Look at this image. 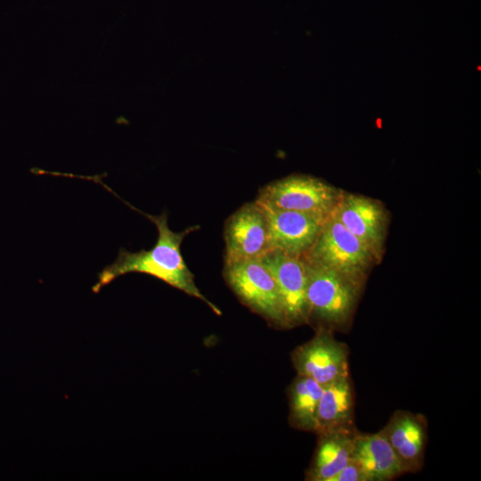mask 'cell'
Masks as SVG:
<instances>
[{
    "label": "cell",
    "mask_w": 481,
    "mask_h": 481,
    "mask_svg": "<svg viewBox=\"0 0 481 481\" xmlns=\"http://www.w3.org/2000/svg\"><path fill=\"white\" fill-rule=\"evenodd\" d=\"M103 187L132 209L151 221L158 230V239L150 249H143L137 252H130L124 248L119 249L116 259L98 273V280L92 288L93 292L99 293L103 287L124 274L146 273L203 301L215 314H221V310L210 302L196 286L194 275L181 254V243L184 237L198 230L199 226L193 225L180 232H173L168 226L166 212L159 216L146 214L119 198L106 184Z\"/></svg>",
    "instance_id": "1"
},
{
    "label": "cell",
    "mask_w": 481,
    "mask_h": 481,
    "mask_svg": "<svg viewBox=\"0 0 481 481\" xmlns=\"http://www.w3.org/2000/svg\"><path fill=\"white\" fill-rule=\"evenodd\" d=\"M306 272L309 322L317 328L344 330L349 326L362 284L321 263L302 257Z\"/></svg>",
    "instance_id": "2"
},
{
    "label": "cell",
    "mask_w": 481,
    "mask_h": 481,
    "mask_svg": "<svg viewBox=\"0 0 481 481\" xmlns=\"http://www.w3.org/2000/svg\"><path fill=\"white\" fill-rule=\"evenodd\" d=\"M303 257L325 265L362 285L373 265L378 264L367 247L337 219L333 212L324 222L310 250Z\"/></svg>",
    "instance_id": "3"
},
{
    "label": "cell",
    "mask_w": 481,
    "mask_h": 481,
    "mask_svg": "<svg viewBox=\"0 0 481 481\" xmlns=\"http://www.w3.org/2000/svg\"><path fill=\"white\" fill-rule=\"evenodd\" d=\"M224 277L239 299L271 326L287 329L276 282L260 258L224 265Z\"/></svg>",
    "instance_id": "4"
},
{
    "label": "cell",
    "mask_w": 481,
    "mask_h": 481,
    "mask_svg": "<svg viewBox=\"0 0 481 481\" xmlns=\"http://www.w3.org/2000/svg\"><path fill=\"white\" fill-rule=\"evenodd\" d=\"M344 191L309 175H289L259 192L256 200L267 207L329 216Z\"/></svg>",
    "instance_id": "5"
},
{
    "label": "cell",
    "mask_w": 481,
    "mask_h": 481,
    "mask_svg": "<svg viewBox=\"0 0 481 481\" xmlns=\"http://www.w3.org/2000/svg\"><path fill=\"white\" fill-rule=\"evenodd\" d=\"M332 330L319 327L315 335L296 347L291 361L297 375L308 377L322 386L349 374V350L337 340Z\"/></svg>",
    "instance_id": "6"
},
{
    "label": "cell",
    "mask_w": 481,
    "mask_h": 481,
    "mask_svg": "<svg viewBox=\"0 0 481 481\" xmlns=\"http://www.w3.org/2000/svg\"><path fill=\"white\" fill-rule=\"evenodd\" d=\"M333 214L379 263L384 254L388 222L383 204L369 197L343 192Z\"/></svg>",
    "instance_id": "7"
},
{
    "label": "cell",
    "mask_w": 481,
    "mask_h": 481,
    "mask_svg": "<svg viewBox=\"0 0 481 481\" xmlns=\"http://www.w3.org/2000/svg\"><path fill=\"white\" fill-rule=\"evenodd\" d=\"M260 259L276 282L287 329L308 323L306 272L304 259L289 256L278 249L270 250Z\"/></svg>",
    "instance_id": "8"
},
{
    "label": "cell",
    "mask_w": 481,
    "mask_h": 481,
    "mask_svg": "<svg viewBox=\"0 0 481 481\" xmlns=\"http://www.w3.org/2000/svg\"><path fill=\"white\" fill-rule=\"evenodd\" d=\"M225 264L260 258L272 250L264 211L256 202L247 203L226 221Z\"/></svg>",
    "instance_id": "9"
},
{
    "label": "cell",
    "mask_w": 481,
    "mask_h": 481,
    "mask_svg": "<svg viewBox=\"0 0 481 481\" xmlns=\"http://www.w3.org/2000/svg\"><path fill=\"white\" fill-rule=\"evenodd\" d=\"M255 201L266 217L272 249L295 257H302L310 250L330 216L277 209Z\"/></svg>",
    "instance_id": "10"
},
{
    "label": "cell",
    "mask_w": 481,
    "mask_h": 481,
    "mask_svg": "<svg viewBox=\"0 0 481 481\" xmlns=\"http://www.w3.org/2000/svg\"><path fill=\"white\" fill-rule=\"evenodd\" d=\"M381 431L395 451L404 472L420 470L428 441V424L424 416L397 411Z\"/></svg>",
    "instance_id": "11"
},
{
    "label": "cell",
    "mask_w": 481,
    "mask_h": 481,
    "mask_svg": "<svg viewBox=\"0 0 481 481\" xmlns=\"http://www.w3.org/2000/svg\"><path fill=\"white\" fill-rule=\"evenodd\" d=\"M368 481H387L404 474L402 465L381 430L372 434L357 432L352 452Z\"/></svg>",
    "instance_id": "12"
},
{
    "label": "cell",
    "mask_w": 481,
    "mask_h": 481,
    "mask_svg": "<svg viewBox=\"0 0 481 481\" xmlns=\"http://www.w3.org/2000/svg\"><path fill=\"white\" fill-rule=\"evenodd\" d=\"M354 410L355 393L350 375L323 386L314 434L355 428Z\"/></svg>",
    "instance_id": "13"
},
{
    "label": "cell",
    "mask_w": 481,
    "mask_h": 481,
    "mask_svg": "<svg viewBox=\"0 0 481 481\" xmlns=\"http://www.w3.org/2000/svg\"><path fill=\"white\" fill-rule=\"evenodd\" d=\"M357 429L337 430L317 434L318 441L305 479L330 481L352 460Z\"/></svg>",
    "instance_id": "14"
},
{
    "label": "cell",
    "mask_w": 481,
    "mask_h": 481,
    "mask_svg": "<svg viewBox=\"0 0 481 481\" xmlns=\"http://www.w3.org/2000/svg\"><path fill=\"white\" fill-rule=\"evenodd\" d=\"M323 386L314 379L297 375L288 389L289 422L294 428L315 432L316 413Z\"/></svg>",
    "instance_id": "15"
},
{
    "label": "cell",
    "mask_w": 481,
    "mask_h": 481,
    "mask_svg": "<svg viewBox=\"0 0 481 481\" xmlns=\"http://www.w3.org/2000/svg\"><path fill=\"white\" fill-rule=\"evenodd\" d=\"M330 481H368L361 469L352 460Z\"/></svg>",
    "instance_id": "16"
}]
</instances>
